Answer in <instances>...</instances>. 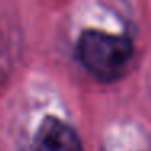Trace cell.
<instances>
[{"label": "cell", "instance_id": "1", "mask_svg": "<svg viewBox=\"0 0 151 151\" xmlns=\"http://www.w3.org/2000/svg\"><path fill=\"white\" fill-rule=\"evenodd\" d=\"M132 54V42L127 37L102 31H86L78 42L81 63L102 81L119 78L127 68Z\"/></svg>", "mask_w": 151, "mask_h": 151}, {"label": "cell", "instance_id": "2", "mask_svg": "<svg viewBox=\"0 0 151 151\" xmlns=\"http://www.w3.org/2000/svg\"><path fill=\"white\" fill-rule=\"evenodd\" d=\"M34 151H83L75 128L55 117H47L34 138Z\"/></svg>", "mask_w": 151, "mask_h": 151}]
</instances>
